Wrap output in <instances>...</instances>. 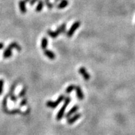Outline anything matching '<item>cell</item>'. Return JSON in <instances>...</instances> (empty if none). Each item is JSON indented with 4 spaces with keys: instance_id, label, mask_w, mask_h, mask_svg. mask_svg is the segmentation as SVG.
I'll use <instances>...</instances> for the list:
<instances>
[{
    "instance_id": "ffe728a7",
    "label": "cell",
    "mask_w": 135,
    "mask_h": 135,
    "mask_svg": "<svg viewBox=\"0 0 135 135\" xmlns=\"http://www.w3.org/2000/svg\"><path fill=\"white\" fill-rule=\"evenodd\" d=\"M26 103H27V100H26V99H24L21 101V103H20V106H23L25 104H26Z\"/></svg>"
},
{
    "instance_id": "6da1fadb",
    "label": "cell",
    "mask_w": 135,
    "mask_h": 135,
    "mask_svg": "<svg viewBox=\"0 0 135 135\" xmlns=\"http://www.w3.org/2000/svg\"><path fill=\"white\" fill-rule=\"evenodd\" d=\"M66 24L63 23L59 26L56 31H53L51 30H48L47 31V33L50 37L53 38H57L60 34H65L66 33Z\"/></svg>"
},
{
    "instance_id": "d4e9b609",
    "label": "cell",
    "mask_w": 135,
    "mask_h": 135,
    "mask_svg": "<svg viewBox=\"0 0 135 135\" xmlns=\"http://www.w3.org/2000/svg\"><path fill=\"white\" fill-rule=\"evenodd\" d=\"M25 1L26 3H29L30 1V0H25Z\"/></svg>"
},
{
    "instance_id": "9c48e42d",
    "label": "cell",
    "mask_w": 135,
    "mask_h": 135,
    "mask_svg": "<svg viewBox=\"0 0 135 135\" xmlns=\"http://www.w3.org/2000/svg\"><path fill=\"white\" fill-rule=\"evenodd\" d=\"M81 116V114H79V113H78V114H76L75 115L73 116L72 118H69V119H68V123L69 124H73V123H74V122L76 121L77 120H78V119H79L80 117Z\"/></svg>"
},
{
    "instance_id": "e0dca14e",
    "label": "cell",
    "mask_w": 135,
    "mask_h": 135,
    "mask_svg": "<svg viewBox=\"0 0 135 135\" xmlns=\"http://www.w3.org/2000/svg\"><path fill=\"white\" fill-rule=\"evenodd\" d=\"M44 3H45V5H46L49 9H52L54 7V6H55L53 3L50 2V0H45V2Z\"/></svg>"
},
{
    "instance_id": "cb8c5ba5",
    "label": "cell",
    "mask_w": 135,
    "mask_h": 135,
    "mask_svg": "<svg viewBox=\"0 0 135 135\" xmlns=\"http://www.w3.org/2000/svg\"><path fill=\"white\" fill-rule=\"evenodd\" d=\"M61 1V0H55V2H54V3H53L54 5H56V3H57L58 1Z\"/></svg>"
},
{
    "instance_id": "52a82bcc",
    "label": "cell",
    "mask_w": 135,
    "mask_h": 135,
    "mask_svg": "<svg viewBox=\"0 0 135 135\" xmlns=\"http://www.w3.org/2000/svg\"><path fill=\"white\" fill-rule=\"evenodd\" d=\"M44 54H45V56L46 57H48V58H50V60H55V58H56V55L52 51L49 50H44Z\"/></svg>"
},
{
    "instance_id": "9a60e30c",
    "label": "cell",
    "mask_w": 135,
    "mask_h": 135,
    "mask_svg": "<svg viewBox=\"0 0 135 135\" xmlns=\"http://www.w3.org/2000/svg\"><path fill=\"white\" fill-rule=\"evenodd\" d=\"M8 46H10V47L12 49L15 48L18 51H21V47L16 42L11 43V44L9 45Z\"/></svg>"
},
{
    "instance_id": "ac0fdd59",
    "label": "cell",
    "mask_w": 135,
    "mask_h": 135,
    "mask_svg": "<svg viewBox=\"0 0 135 135\" xmlns=\"http://www.w3.org/2000/svg\"><path fill=\"white\" fill-rule=\"evenodd\" d=\"M26 88H23V89L20 91V93H19L18 95L19 98H22V97H23L25 95V94H26Z\"/></svg>"
},
{
    "instance_id": "603a6c76",
    "label": "cell",
    "mask_w": 135,
    "mask_h": 135,
    "mask_svg": "<svg viewBox=\"0 0 135 135\" xmlns=\"http://www.w3.org/2000/svg\"><path fill=\"white\" fill-rule=\"evenodd\" d=\"M4 48V43H0V50H2Z\"/></svg>"
},
{
    "instance_id": "277c9868",
    "label": "cell",
    "mask_w": 135,
    "mask_h": 135,
    "mask_svg": "<svg viewBox=\"0 0 135 135\" xmlns=\"http://www.w3.org/2000/svg\"><path fill=\"white\" fill-rule=\"evenodd\" d=\"M80 25H81L80 21H76V22H74V23L73 24V25L71 26V27L70 28V29L68 30L67 33H66L68 37V38L72 37L73 34H74V33L75 32V31H76L77 29L80 26Z\"/></svg>"
},
{
    "instance_id": "2e32d148",
    "label": "cell",
    "mask_w": 135,
    "mask_h": 135,
    "mask_svg": "<svg viewBox=\"0 0 135 135\" xmlns=\"http://www.w3.org/2000/svg\"><path fill=\"white\" fill-rule=\"evenodd\" d=\"M75 87L76 86L73 85V84H71V85H69V86L67 88H66V93H67V94H69V93H70L71 92L73 91L74 89H75Z\"/></svg>"
},
{
    "instance_id": "8fae6325",
    "label": "cell",
    "mask_w": 135,
    "mask_h": 135,
    "mask_svg": "<svg viewBox=\"0 0 135 135\" xmlns=\"http://www.w3.org/2000/svg\"><path fill=\"white\" fill-rule=\"evenodd\" d=\"M75 90H76V92L77 97L78 98V99H83V98H84V95H83V93L82 92L81 89L80 87L76 86Z\"/></svg>"
},
{
    "instance_id": "8992f818",
    "label": "cell",
    "mask_w": 135,
    "mask_h": 135,
    "mask_svg": "<svg viewBox=\"0 0 135 135\" xmlns=\"http://www.w3.org/2000/svg\"><path fill=\"white\" fill-rule=\"evenodd\" d=\"M12 54V48H11L10 46H8L3 51V58H9L11 57Z\"/></svg>"
},
{
    "instance_id": "7c38bea8",
    "label": "cell",
    "mask_w": 135,
    "mask_h": 135,
    "mask_svg": "<svg viewBox=\"0 0 135 135\" xmlns=\"http://www.w3.org/2000/svg\"><path fill=\"white\" fill-rule=\"evenodd\" d=\"M69 2L68 0H61V2L57 5L58 9H64L66 7H67Z\"/></svg>"
},
{
    "instance_id": "7402d4cb",
    "label": "cell",
    "mask_w": 135,
    "mask_h": 135,
    "mask_svg": "<svg viewBox=\"0 0 135 135\" xmlns=\"http://www.w3.org/2000/svg\"><path fill=\"white\" fill-rule=\"evenodd\" d=\"M38 1L39 0H30V1L29 3H30V5H31V6H33V5Z\"/></svg>"
},
{
    "instance_id": "7a4b0ae2",
    "label": "cell",
    "mask_w": 135,
    "mask_h": 135,
    "mask_svg": "<svg viewBox=\"0 0 135 135\" xmlns=\"http://www.w3.org/2000/svg\"><path fill=\"white\" fill-rule=\"evenodd\" d=\"M71 101V98L69 97H66L65 98V103H64L63 105L61 107V108L60 109V110L59 111L58 113L57 116H56V119L58 121H60L62 118L63 117L64 114H65V110H66V108H67L68 104L70 103Z\"/></svg>"
},
{
    "instance_id": "5b68a950",
    "label": "cell",
    "mask_w": 135,
    "mask_h": 135,
    "mask_svg": "<svg viewBox=\"0 0 135 135\" xmlns=\"http://www.w3.org/2000/svg\"><path fill=\"white\" fill-rule=\"evenodd\" d=\"M26 3L25 2V0H20L19 2V8H20V11L23 14L26 13L27 11V8H26Z\"/></svg>"
},
{
    "instance_id": "d6986e66",
    "label": "cell",
    "mask_w": 135,
    "mask_h": 135,
    "mask_svg": "<svg viewBox=\"0 0 135 135\" xmlns=\"http://www.w3.org/2000/svg\"><path fill=\"white\" fill-rule=\"evenodd\" d=\"M3 85H4V81L3 79H0V95L2 94L3 89Z\"/></svg>"
},
{
    "instance_id": "5bb4252c",
    "label": "cell",
    "mask_w": 135,
    "mask_h": 135,
    "mask_svg": "<svg viewBox=\"0 0 135 135\" xmlns=\"http://www.w3.org/2000/svg\"><path fill=\"white\" fill-rule=\"evenodd\" d=\"M48 38L46 37L43 38L42 40H41V47L43 50H46V48L48 46Z\"/></svg>"
},
{
    "instance_id": "44dd1931",
    "label": "cell",
    "mask_w": 135,
    "mask_h": 135,
    "mask_svg": "<svg viewBox=\"0 0 135 135\" xmlns=\"http://www.w3.org/2000/svg\"><path fill=\"white\" fill-rule=\"evenodd\" d=\"M11 100L13 101L16 102V101H17V97L15 96L12 93L11 95Z\"/></svg>"
},
{
    "instance_id": "ba28073f",
    "label": "cell",
    "mask_w": 135,
    "mask_h": 135,
    "mask_svg": "<svg viewBox=\"0 0 135 135\" xmlns=\"http://www.w3.org/2000/svg\"><path fill=\"white\" fill-rule=\"evenodd\" d=\"M79 73L82 74L83 77L84 78V79H86V80H88V79H89V78H90V76L89 75L88 72L86 71V69L82 67L79 68Z\"/></svg>"
},
{
    "instance_id": "30bf717a",
    "label": "cell",
    "mask_w": 135,
    "mask_h": 135,
    "mask_svg": "<svg viewBox=\"0 0 135 135\" xmlns=\"http://www.w3.org/2000/svg\"><path fill=\"white\" fill-rule=\"evenodd\" d=\"M78 109H79V107H78V106L75 105L74 106H73V108H71V109H70V110L68 112V113L66 114V118H69V117L71 116L73 114H74V113H75L78 110Z\"/></svg>"
},
{
    "instance_id": "4fadbf2b",
    "label": "cell",
    "mask_w": 135,
    "mask_h": 135,
    "mask_svg": "<svg viewBox=\"0 0 135 135\" xmlns=\"http://www.w3.org/2000/svg\"><path fill=\"white\" fill-rule=\"evenodd\" d=\"M44 6V1L43 0H39L38 4L37 6L36 7V12H41L42 11L43 8Z\"/></svg>"
},
{
    "instance_id": "3957f363",
    "label": "cell",
    "mask_w": 135,
    "mask_h": 135,
    "mask_svg": "<svg viewBox=\"0 0 135 135\" xmlns=\"http://www.w3.org/2000/svg\"><path fill=\"white\" fill-rule=\"evenodd\" d=\"M65 96H64L63 94H61V95L59 96V98H58L57 100L55 101H52L50 100L46 102V106H47L48 108H53H53H56V107L59 105V104H60V103H61V102L65 99Z\"/></svg>"
}]
</instances>
